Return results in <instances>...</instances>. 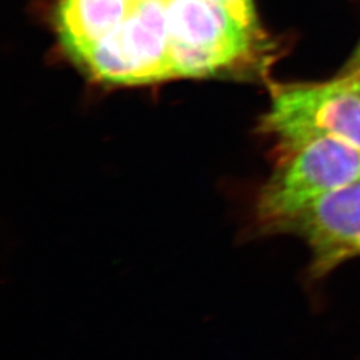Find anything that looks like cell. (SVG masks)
I'll return each instance as SVG.
<instances>
[{
	"mask_svg": "<svg viewBox=\"0 0 360 360\" xmlns=\"http://www.w3.org/2000/svg\"><path fill=\"white\" fill-rule=\"evenodd\" d=\"M360 180V150L336 138H321L295 153L259 193L257 221L264 230L284 227L326 193Z\"/></svg>",
	"mask_w": 360,
	"mask_h": 360,
	"instance_id": "cell-1",
	"label": "cell"
},
{
	"mask_svg": "<svg viewBox=\"0 0 360 360\" xmlns=\"http://www.w3.org/2000/svg\"><path fill=\"white\" fill-rule=\"evenodd\" d=\"M135 4L136 0H59L55 27L65 51L72 58L114 31Z\"/></svg>",
	"mask_w": 360,
	"mask_h": 360,
	"instance_id": "cell-6",
	"label": "cell"
},
{
	"mask_svg": "<svg viewBox=\"0 0 360 360\" xmlns=\"http://www.w3.org/2000/svg\"><path fill=\"white\" fill-rule=\"evenodd\" d=\"M232 16L240 22L243 26L257 35L263 38V32L259 25L257 8L254 0H217Z\"/></svg>",
	"mask_w": 360,
	"mask_h": 360,
	"instance_id": "cell-7",
	"label": "cell"
},
{
	"mask_svg": "<svg viewBox=\"0 0 360 360\" xmlns=\"http://www.w3.org/2000/svg\"><path fill=\"white\" fill-rule=\"evenodd\" d=\"M262 129L288 155L327 136L360 150V95L343 77L326 84L278 87Z\"/></svg>",
	"mask_w": 360,
	"mask_h": 360,
	"instance_id": "cell-4",
	"label": "cell"
},
{
	"mask_svg": "<svg viewBox=\"0 0 360 360\" xmlns=\"http://www.w3.org/2000/svg\"><path fill=\"white\" fill-rule=\"evenodd\" d=\"M283 230L296 232L312 252L314 278L360 255V180L326 193Z\"/></svg>",
	"mask_w": 360,
	"mask_h": 360,
	"instance_id": "cell-5",
	"label": "cell"
},
{
	"mask_svg": "<svg viewBox=\"0 0 360 360\" xmlns=\"http://www.w3.org/2000/svg\"><path fill=\"white\" fill-rule=\"evenodd\" d=\"M346 75H351V77H360V47L356 53L354 55L351 63L348 65L347 72Z\"/></svg>",
	"mask_w": 360,
	"mask_h": 360,
	"instance_id": "cell-8",
	"label": "cell"
},
{
	"mask_svg": "<svg viewBox=\"0 0 360 360\" xmlns=\"http://www.w3.org/2000/svg\"><path fill=\"white\" fill-rule=\"evenodd\" d=\"M343 79L347 82L348 84L352 87V90L356 91L360 95V77H349V75H345Z\"/></svg>",
	"mask_w": 360,
	"mask_h": 360,
	"instance_id": "cell-9",
	"label": "cell"
},
{
	"mask_svg": "<svg viewBox=\"0 0 360 360\" xmlns=\"http://www.w3.org/2000/svg\"><path fill=\"white\" fill-rule=\"evenodd\" d=\"M72 59L105 83L143 84L174 79L166 0H136L122 25Z\"/></svg>",
	"mask_w": 360,
	"mask_h": 360,
	"instance_id": "cell-3",
	"label": "cell"
},
{
	"mask_svg": "<svg viewBox=\"0 0 360 360\" xmlns=\"http://www.w3.org/2000/svg\"><path fill=\"white\" fill-rule=\"evenodd\" d=\"M175 77H203L254 59L259 38L217 0H166Z\"/></svg>",
	"mask_w": 360,
	"mask_h": 360,
	"instance_id": "cell-2",
	"label": "cell"
}]
</instances>
